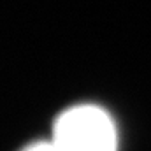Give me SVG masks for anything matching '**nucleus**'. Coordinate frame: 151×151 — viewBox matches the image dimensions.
<instances>
[{
	"instance_id": "nucleus-1",
	"label": "nucleus",
	"mask_w": 151,
	"mask_h": 151,
	"mask_svg": "<svg viewBox=\"0 0 151 151\" xmlns=\"http://www.w3.org/2000/svg\"><path fill=\"white\" fill-rule=\"evenodd\" d=\"M53 142L62 151H116L118 134L104 109L76 106L56 118Z\"/></svg>"
},
{
	"instance_id": "nucleus-2",
	"label": "nucleus",
	"mask_w": 151,
	"mask_h": 151,
	"mask_svg": "<svg viewBox=\"0 0 151 151\" xmlns=\"http://www.w3.org/2000/svg\"><path fill=\"white\" fill-rule=\"evenodd\" d=\"M21 151H62L53 141H49V142H35V144H30V146H27L25 150Z\"/></svg>"
}]
</instances>
